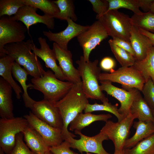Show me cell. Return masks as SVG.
I'll return each instance as SVG.
<instances>
[{
	"label": "cell",
	"instance_id": "obj_1",
	"mask_svg": "<svg viewBox=\"0 0 154 154\" xmlns=\"http://www.w3.org/2000/svg\"><path fill=\"white\" fill-rule=\"evenodd\" d=\"M88 99L83 91L81 82L74 84L65 96L54 104L62 120V133L64 141L69 142L76 137L69 131L68 127L77 116L84 110L89 103Z\"/></svg>",
	"mask_w": 154,
	"mask_h": 154
},
{
	"label": "cell",
	"instance_id": "obj_2",
	"mask_svg": "<svg viewBox=\"0 0 154 154\" xmlns=\"http://www.w3.org/2000/svg\"><path fill=\"white\" fill-rule=\"evenodd\" d=\"M33 43L32 40L29 39L7 44L4 49L6 54L11 56L15 62L23 66L29 75L36 78L42 76L45 71L37 56L32 52Z\"/></svg>",
	"mask_w": 154,
	"mask_h": 154
},
{
	"label": "cell",
	"instance_id": "obj_3",
	"mask_svg": "<svg viewBox=\"0 0 154 154\" xmlns=\"http://www.w3.org/2000/svg\"><path fill=\"white\" fill-rule=\"evenodd\" d=\"M81 78L83 91L88 99L100 100L102 103L108 100L101 90L99 84V77L101 69L98 66V60L85 61L83 56L76 61Z\"/></svg>",
	"mask_w": 154,
	"mask_h": 154
},
{
	"label": "cell",
	"instance_id": "obj_4",
	"mask_svg": "<svg viewBox=\"0 0 154 154\" xmlns=\"http://www.w3.org/2000/svg\"><path fill=\"white\" fill-rule=\"evenodd\" d=\"M31 81L33 87L31 89L40 91L43 94L44 99L54 104L65 96L74 84L58 79L50 70L41 77L33 78Z\"/></svg>",
	"mask_w": 154,
	"mask_h": 154
},
{
	"label": "cell",
	"instance_id": "obj_5",
	"mask_svg": "<svg viewBox=\"0 0 154 154\" xmlns=\"http://www.w3.org/2000/svg\"><path fill=\"white\" fill-rule=\"evenodd\" d=\"M96 19L102 24L108 36L130 42V32L133 26L129 16L117 10L108 11Z\"/></svg>",
	"mask_w": 154,
	"mask_h": 154
},
{
	"label": "cell",
	"instance_id": "obj_6",
	"mask_svg": "<svg viewBox=\"0 0 154 154\" xmlns=\"http://www.w3.org/2000/svg\"><path fill=\"white\" fill-rule=\"evenodd\" d=\"M99 80H108L118 83L126 90L135 88L141 91L145 82L141 73L134 66H121L109 73H101Z\"/></svg>",
	"mask_w": 154,
	"mask_h": 154
},
{
	"label": "cell",
	"instance_id": "obj_7",
	"mask_svg": "<svg viewBox=\"0 0 154 154\" xmlns=\"http://www.w3.org/2000/svg\"><path fill=\"white\" fill-rule=\"evenodd\" d=\"M29 125L27 120L22 117L0 119V147L6 154H10L16 144V138Z\"/></svg>",
	"mask_w": 154,
	"mask_h": 154
},
{
	"label": "cell",
	"instance_id": "obj_8",
	"mask_svg": "<svg viewBox=\"0 0 154 154\" xmlns=\"http://www.w3.org/2000/svg\"><path fill=\"white\" fill-rule=\"evenodd\" d=\"M28 30L21 22L12 16H4L0 18V56L6 55L4 47L8 44L23 41Z\"/></svg>",
	"mask_w": 154,
	"mask_h": 154
},
{
	"label": "cell",
	"instance_id": "obj_9",
	"mask_svg": "<svg viewBox=\"0 0 154 154\" xmlns=\"http://www.w3.org/2000/svg\"><path fill=\"white\" fill-rule=\"evenodd\" d=\"M135 117L131 113L120 122H114L111 120L106 122L100 131L105 134L113 142L115 150L121 151L124 149L128 139L130 128Z\"/></svg>",
	"mask_w": 154,
	"mask_h": 154
},
{
	"label": "cell",
	"instance_id": "obj_10",
	"mask_svg": "<svg viewBox=\"0 0 154 154\" xmlns=\"http://www.w3.org/2000/svg\"><path fill=\"white\" fill-rule=\"evenodd\" d=\"M108 36L104 27L98 20L95 21L86 30L77 37L82 48L84 60L88 62L91 51Z\"/></svg>",
	"mask_w": 154,
	"mask_h": 154
},
{
	"label": "cell",
	"instance_id": "obj_11",
	"mask_svg": "<svg viewBox=\"0 0 154 154\" xmlns=\"http://www.w3.org/2000/svg\"><path fill=\"white\" fill-rule=\"evenodd\" d=\"M101 90L112 96L119 102L120 106L118 109L119 113L125 117L130 113V108L133 102L140 93L135 88L126 90L115 86L112 82L108 80L100 81Z\"/></svg>",
	"mask_w": 154,
	"mask_h": 154
},
{
	"label": "cell",
	"instance_id": "obj_12",
	"mask_svg": "<svg viewBox=\"0 0 154 154\" xmlns=\"http://www.w3.org/2000/svg\"><path fill=\"white\" fill-rule=\"evenodd\" d=\"M29 125L41 136L49 146L59 145L64 141L62 129L53 127L37 117L30 112L24 116Z\"/></svg>",
	"mask_w": 154,
	"mask_h": 154
},
{
	"label": "cell",
	"instance_id": "obj_13",
	"mask_svg": "<svg viewBox=\"0 0 154 154\" xmlns=\"http://www.w3.org/2000/svg\"><path fill=\"white\" fill-rule=\"evenodd\" d=\"M29 108L40 119L62 130V120L58 109L54 104L44 99L38 101L35 100Z\"/></svg>",
	"mask_w": 154,
	"mask_h": 154
},
{
	"label": "cell",
	"instance_id": "obj_14",
	"mask_svg": "<svg viewBox=\"0 0 154 154\" xmlns=\"http://www.w3.org/2000/svg\"><path fill=\"white\" fill-rule=\"evenodd\" d=\"M80 136L78 139L72 138L69 142L71 148L77 149L81 153L85 152L96 154H110L104 149L102 142L109 139L104 133L100 132L93 136L89 137L82 133L81 131L75 132Z\"/></svg>",
	"mask_w": 154,
	"mask_h": 154
},
{
	"label": "cell",
	"instance_id": "obj_15",
	"mask_svg": "<svg viewBox=\"0 0 154 154\" xmlns=\"http://www.w3.org/2000/svg\"><path fill=\"white\" fill-rule=\"evenodd\" d=\"M68 25L64 30L57 33L50 31H44L43 33L48 40L56 43L60 48L68 50L69 42L87 30L89 25L83 26L76 23L70 19L66 21Z\"/></svg>",
	"mask_w": 154,
	"mask_h": 154
},
{
	"label": "cell",
	"instance_id": "obj_16",
	"mask_svg": "<svg viewBox=\"0 0 154 154\" xmlns=\"http://www.w3.org/2000/svg\"><path fill=\"white\" fill-rule=\"evenodd\" d=\"M37 10V9L24 5L12 17L16 21L22 22L26 27L29 34L30 27L38 23H43L48 29H53L55 26L54 18L45 14L39 15L36 12Z\"/></svg>",
	"mask_w": 154,
	"mask_h": 154
},
{
	"label": "cell",
	"instance_id": "obj_17",
	"mask_svg": "<svg viewBox=\"0 0 154 154\" xmlns=\"http://www.w3.org/2000/svg\"><path fill=\"white\" fill-rule=\"evenodd\" d=\"M52 49L66 81L74 84L81 82L79 72L73 64L70 51L61 48L55 42L53 43Z\"/></svg>",
	"mask_w": 154,
	"mask_h": 154
},
{
	"label": "cell",
	"instance_id": "obj_18",
	"mask_svg": "<svg viewBox=\"0 0 154 154\" xmlns=\"http://www.w3.org/2000/svg\"><path fill=\"white\" fill-rule=\"evenodd\" d=\"M38 41L40 48H37L33 42L31 47L32 51L44 61L46 67L50 69L57 78L62 81H66L60 67L57 64L55 53L53 49L50 48L46 39L40 37Z\"/></svg>",
	"mask_w": 154,
	"mask_h": 154
},
{
	"label": "cell",
	"instance_id": "obj_19",
	"mask_svg": "<svg viewBox=\"0 0 154 154\" xmlns=\"http://www.w3.org/2000/svg\"><path fill=\"white\" fill-rule=\"evenodd\" d=\"M130 34V42L136 60H142L145 58L149 50L154 45L148 37L140 33L138 28L135 26L132 27Z\"/></svg>",
	"mask_w": 154,
	"mask_h": 154
},
{
	"label": "cell",
	"instance_id": "obj_20",
	"mask_svg": "<svg viewBox=\"0 0 154 154\" xmlns=\"http://www.w3.org/2000/svg\"><path fill=\"white\" fill-rule=\"evenodd\" d=\"M11 86L0 77V116L1 118L14 117Z\"/></svg>",
	"mask_w": 154,
	"mask_h": 154
},
{
	"label": "cell",
	"instance_id": "obj_21",
	"mask_svg": "<svg viewBox=\"0 0 154 154\" xmlns=\"http://www.w3.org/2000/svg\"><path fill=\"white\" fill-rule=\"evenodd\" d=\"M133 127L136 129L135 132L126 141L124 149L131 148L141 141L154 134V125L152 122L139 120L134 122Z\"/></svg>",
	"mask_w": 154,
	"mask_h": 154
},
{
	"label": "cell",
	"instance_id": "obj_22",
	"mask_svg": "<svg viewBox=\"0 0 154 154\" xmlns=\"http://www.w3.org/2000/svg\"><path fill=\"white\" fill-rule=\"evenodd\" d=\"M27 146L37 154H43L49 147L39 134L29 125L22 132Z\"/></svg>",
	"mask_w": 154,
	"mask_h": 154
},
{
	"label": "cell",
	"instance_id": "obj_23",
	"mask_svg": "<svg viewBox=\"0 0 154 154\" xmlns=\"http://www.w3.org/2000/svg\"><path fill=\"white\" fill-rule=\"evenodd\" d=\"M15 62L11 56L6 55L0 58V75L11 86L17 98L20 99L22 92L20 87L15 82L12 76V67Z\"/></svg>",
	"mask_w": 154,
	"mask_h": 154
},
{
	"label": "cell",
	"instance_id": "obj_24",
	"mask_svg": "<svg viewBox=\"0 0 154 154\" xmlns=\"http://www.w3.org/2000/svg\"><path fill=\"white\" fill-rule=\"evenodd\" d=\"M112 117V115L109 114L95 115L91 113H80L70 123L69 129L75 132L81 131L82 129L94 122L101 121L106 122Z\"/></svg>",
	"mask_w": 154,
	"mask_h": 154
},
{
	"label": "cell",
	"instance_id": "obj_25",
	"mask_svg": "<svg viewBox=\"0 0 154 154\" xmlns=\"http://www.w3.org/2000/svg\"><path fill=\"white\" fill-rule=\"evenodd\" d=\"M130 113L139 120L153 121L152 110L140 93L133 102L130 108Z\"/></svg>",
	"mask_w": 154,
	"mask_h": 154
},
{
	"label": "cell",
	"instance_id": "obj_26",
	"mask_svg": "<svg viewBox=\"0 0 154 154\" xmlns=\"http://www.w3.org/2000/svg\"><path fill=\"white\" fill-rule=\"evenodd\" d=\"M12 74L15 79L21 85L23 91L22 97L25 106L26 108L34 100L31 98L27 92V89H30L33 87V85L26 84L27 76L29 75L27 72L18 64L15 62L12 67Z\"/></svg>",
	"mask_w": 154,
	"mask_h": 154
},
{
	"label": "cell",
	"instance_id": "obj_27",
	"mask_svg": "<svg viewBox=\"0 0 154 154\" xmlns=\"http://www.w3.org/2000/svg\"><path fill=\"white\" fill-rule=\"evenodd\" d=\"M133 66L140 72L145 82L151 78L154 83V45L149 50L145 58L136 60Z\"/></svg>",
	"mask_w": 154,
	"mask_h": 154
},
{
	"label": "cell",
	"instance_id": "obj_28",
	"mask_svg": "<svg viewBox=\"0 0 154 154\" xmlns=\"http://www.w3.org/2000/svg\"><path fill=\"white\" fill-rule=\"evenodd\" d=\"M24 5L40 10L44 14L56 18L59 10L54 1L49 0H22Z\"/></svg>",
	"mask_w": 154,
	"mask_h": 154
},
{
	"label": "cell",
	"instance_id": "obj_29",
	"mask_svg": "<svg viewBox=\"0 0 154 154\" xmlns=\"http://www.w3.org/2000/svg\"><path fill=\"white\" fill-rule=\"evenodd\" d=\"M131 18L133 26L154 33V13L149 11L140 15L134 14Z\"/></svg>",
	"mask_w": 154,
	"mask_h": 154
},
{
	"label": "cell",
	"instance_id": "obj_30",
	"mask_svg": "<svg viewBox=\"0 0 154 154\" xmlns=\"http://www.w3.org/2000/svg\"><path fill=\"white\" fill-rule=\"evenodd\" d=\"M108 43L112 52L122 67H129L134 65L136 59L132 55L117 46L112 39L109 40Z\"/></svg>",
	"mask_w": 154,
	"mask_h": 154
},
{
	"label": "cell",
	"instance_id": "obj_31",
	"mask_svg": "<svg viewBox=\"0 0 154 154\" xmlns=\"http://www.w3.org/2000/svg\"><path fill=\"white\" fill-rule=\"evenodd\" d=\"M54 1L59 10L56 18L66 21L68 19H70L74 22L77 20V17L74 11L73 0H57Z\"/></svg>",
	"mask_w": 154,
	"mask_h": 154
},
{
	"label": "cell",
	"instance_id": "obj_32",
	"mask_svg": "<svg viewBox=\"0 0 154 154\" xmlns=\"http://www.w3.org/2000/svg\"><path fill=\"white\" fill-rule=\"evenodd\" d=\"M123 151L125 154H154V134Z\"/></svg>",
	"mask_w": 154,
	"mask_h": 154
},
{
	"label": "cell",
	"instance_id": "obj_33",
	"mask_svg": "<svg viewBox=\"0 0 154 154\" xmlns=\"http://www.w3.org/2000/svg\"><path fill=\"white\" fill-rule=\"evenodd\" d=\"M117 104L112 105L108 102L99 104L96 103L93 104L88 103L84 111L85 113H91L96 111H105L114 114L117 118L118 122H120L125 117L118 112Z\"/></svg>",
	"mask_w": 154,
	"mask_h": 154
},
{
	"label": "cell",
	"instance_id": "obj_34",
	"mask_svg": "<svg viewBox=\"0 0 154 154\" xmlns=\"http://www.w3.org/2000/svg\"><path fill=\"white\" fill-rule=\"evenodd\" d=\"M109 3L108 11L117 10L121 8H125L132 11L134 14L137 15L143 13L140 10L137 0H107Z\"/></svg>",
	"mask_w": 154,
	"mask_h": 154
},
{
	"label": "cell",
	"instance_id": "obj_35",
	"mask_svg": "<svg viewBox=\"0 0 154 154\" xmlns=\"http://www.w3.org/2000/svg\"><path fill=\"white\" fill-rule=\"evenodd\" d=\"M24 5L22 0H0V17L14 15Z\"/></svg>",
	"mask_w": 154,
	"mask_h": 154
},
{
	"label": "cell",
	"instance_id": "obj_36",
	"mask_svg": "<svg viewBox=\"0 0 154 154\" xmlns=\"http://www.w3.org/2000/svg\"><path fill=\"white\" fill-rule=\"evenodd\" d=\"M141 92L145 101L154 110V83L151 78L145 82Z\"/></svg>",
	"mask_w": 154,
	"mask_h": 154
},
{
	"label": "cell",
	"instance_id": "obj_37",
	"mask_svg": "<svg viewBox=\"0 0 154 154\" xmlns=\"http://www.w3.org/2000/svg\"><path fill=\"white\" fill-rule=\"evenodd\" d=\"M23 135L22 132L18 133L16 136V144L10 154H37L31 151L23 140Z\"/></svg>",
	"mask_w": 154,
	"mask_h": 154
},
{
	"label": "cell",
	"instance_id": "obj_38",
	"mask_svg": "<svg viewBox=\"0 0 154 154\" xmlns=\"http://www.w3.org/2000/svg\"><path fill=\"white\" fill-rule=\"evenodd\" d=\"M91 4L93 11L97 15L101 16L106 13L109 7L107 0H88Z\"/></svg>",
	"mask_w": 154,
	"mask_h": 154
},
{
	"label": "cell",
	"instance_id": "obj_39",
	"mask_svg": "<svg viewBox=\"0 0 154 154\" xmlns=\"http://www.w3.org/2000/svg\"><path fill=\"white\" fill-rule=\"evenodd\" d=\"M69 142L64 141L58 145L50 147L49 150L53 154H77L71 149Z\"/></svg>",
	"mask_w": 154,
	"mask_h": 154
},
{
	"label": "cell",
	"instance_id": "obj_40",
	"mask_svg": "<svg viewBox=\"0 0 154 154\" xmlns=\"http://www.w3.org/2000/svg\"><path fill=\"white\" fill-rule=\"evenodd\" d=\"M100 66L101 70L110 72L114 70L116 66V62L115 60L112 58L106 56L103 58L101 60Z\"/></svg>",
	"mask_w": 154,
	"mask_h": 154
},
{
	"label": "cell",
	"instance_id": "obj_41",
	"mask_svg": "<svg viewBox=\"0 0 154 154\" xmlns=\"http://www.w3.org/2000/svg\"><path fill=\"white\" fill-rule=\"evenodd\" d=\"M112 40L117 46L129 52L135 57V53L130 42L117 38H113Z\"/></svg>",
	"mask_w": 154,
	"mask_h": 154
},
{
	"label": "cell",
	"instance_id": "obj_42",
	"mask_svg": "<svg viewBox=\"0 0 154 154\" xmlns=\"http://www.w3.org/2000/svg\"><path fill=\"white\" fill-rule=\"evenodd\" d=\"M137 1L139 7L147 12L150 11L154 0H137Z\"/></svg>",
	"mask_w": 154,
	"mask_h": 154
},
{
	"label": "cell",
	"instance_id": "obj_43",
	"mask_svg": "<svg viewBox=\"0 0 154 154\" xmlns=\"http://www.w3.org/2000/svg\"><path fill=\"white\" fill-rule=\"evenodd\" d=\"M140 33L148 37L152 43L154 45V33L145 30L143 29L138 28Z\"/></svg>",
	"mask_w": 154,
	"mask_h": 154
},
{
	"label": "cell",
	"instance_id": "obj_44",
	"mask_svg": "<svg viewBox=\"0 0 154 154\" xmlns=\"http://www.w3.org/2000/svg\"><path fill=\"white\" fill-rule=\"evenodd\" d=\"M113 154H125L123 151V150L118 151V150H115Z\"/></svg>",
	"mask_w": 154,
	"mask_h": 154
},
{
	"label": "cell",
	"instance_id": "obj_45",
	"mask_svg": "<svg viewBox=\"0 0 154 154\" xmlns=\"http://www.w3.org/2000/svg\"><path fill=\"white\" fill-rule=\"evenodd\" d=\"M150 11L154 13V1L151 6Z\"/></svg>",
	"mask_w": 154,
	"mask_h": 154
},
{
	"label": "cell",
	"instance_id": "obj_46",
	"mask_svg": "<svg viewBox=\"0 0 154 154\" xmlns=\"http://www.w3.org/2000/svg\"><path fill=\"white\" fill-rule=\"evenodd\" d=\"M5 154L3 149L0 147V154Z\"/></svg>",
	"mask_w": 154,
	"mask_h": 154
},
{
	"label": "cell",
	"instance_id": "obj_47",
	"mask_svg": "<svg viewBox=\"0 0 154 154\" xmlns=\"http://www.w3.org/2000/svg\"><path fill=\"white\" fill-rule=\"evenodd\" d=\"M43 154H53L51 152V151L49 150Z\"/></svg>",
	"mask_w": 154,
	"mask_h": 154
},
{
	"label": "cell",
	"instance_id": "obj_48",
	"mask_svg": "<svg viewBox=\"0 0 154 154\" xmlns=\"http://www.w3.org/2000/svg\"><path fill=\"white\" fill-rule=\"evenodd\" d=\"M152 114H153V123L154 125V110H152Z\"/></svg>",
	"mask_w": 154,
	"mask_h": 154
},
{
	"label": "cell",
	"instance_id": "obj_49",
	"mask_svg": "<svg viewBox=\"0 0 154 154\" xmlns=\"http://www.w3.org/2000/svg\"><path fill=\"white\" fill-rule=\"evenodd\" d=\"M86 154H92L89 153H87Z\"/></svg>",
	"mask_w": 154,
	"mask_h": 154
}]
</instances>
